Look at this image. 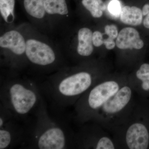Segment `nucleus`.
Instances as JSON below:
<instances>
[{"instance_id":"9","label":"nucleus","mask_w":149,"mask_h":149,"mask_svg":"<svg viewBox=\"0 0 149 149\" xmlns=\"http://www.w3.org/2000/svg\"><path fill=\"white\" fill-rule=\"evenodd\" d=\"M25 54L32 64L41 67L54 64L56 61L54 52L49 45L37 40L30 39L26 42Z\"/></svg>"},{"instance_id":"22","label":"nucleus","mask_w":149,"mask_h":149,"mask_svg":"<svg viewBox=\"0 0 149 149\" xmlns=\"http://www.w3.org/2000/svg\"><path fill=\"white\" fill-rule=\"evenodd\" d=\"M143 24L144 26L146 28L149 29V12L148 14L147 15L146 18L144 19Z\"/></svg>"},{"instance_id":"7","label":"nucleus","mask_w":149,"mask_h":149,"mask_svg":"<svg viewBox=\"0 0 149 149\" xmlns=\"http://www.w3.org/2000/svg\"><path fill=\"white\" fill-rule=\"evenodd\" d=\"M74 142V149H117L111 133L94 121L80 125L75 132Z\"/></svg>"},{"instance_id":"17","label":"nucleus","mask_w":149,"mask_h":149,"mask_svg":"<svg viewBox=\"0 0 149 149\" xmlns=\"http://www.w3.org/2000/svg\"><path fill=\"white\" fill-rule=\"evenodd\" d=\"M83 6L90 12L92 16L98 18L102 15L106 6L102 0H82Z\"/></svg>"},{"instance_id":"3","label":"nucleus","mask_w":149,"mask_h":149,"mask_svg":"<svg viewBox=\"0 0 149 149\" xmlns=\"http://www.w3.org/2000/svg\"><path fill=\"white\" fill-rule=\"evenodd\" d=\"M44 99L38 83L32 80L11 78L1 81L0 104L26 124Z\"/></svg>"},{"instance_id":"19","label":"nucleus","mask_w":149,"mask_h":149,"mask_svg":"<svg viewBox=\"0 0 149 149\" xmlns=\"http://www.w3.org/2000/svg\"><path fill=\"white\" fill-rule=\"evenodd\" d=\"M121 9L120 3L117 0L112 1L108 6V9L111 13L116 16L120 14Z\"/></svg>"},{"instance_id":"8","label":"nucleus","mask_w":149,"mask_h":149,"mask_svg":"<svg viewBox=\"0 0 149 149\" xmlns=\"http://www.w3.org/2000/svg\"><path fill=\"white\" fill-rule=\"evenodd\" d=\"M27 134V124L13 117L0 125V149L22 148Z\"/></svg>"},{"instance_id":"15","label":"nucleus","mask_w":149,"mask_h":149,"mask_svg":"<svg viewBox=\"0 0 149 149\" xmlns=\"http://www.w3.org/2000/svg\"><path fill=\"white\" fill-rule=\"evenodd\" d=\"M45 0H24V8L27 13L33 17L42 18L45 14Z\"/></svg>"},{"instance_id":"4","label":"nucleus","mask_w":149,"mask_h":149,"mask_svg":"<svg viewBox=\"0 0 149 149\" xmlns=\"http://www.w3.org/2000/svg\"><path fill=\"white\" fill-rule=\"evenodd\" d=\"M128 80L125 76H104L73 106V118L79 125L93 120L100 110Z\"/></svg>"},{"instance_id":"1","label":"nucleus","mask_w":149,"mask_h":149,"mask_svg":"<svg viewBox=\"0 0 149 149\" xmlns=\"http://www.w3.org/2000/svg\"><path fill=\"white\" fill-rule=\"evenodd\" d=\"M45 99L27 124L22 148L32 149H74L73 131L66 123L51 117Z\"/></svg>"},{"instance_id":"5","label":"nucleus","mask_w":149,"mask_h":149,"mask_svg":"<svg viewBox=\"0 0 149 149\" xmlns=\"http://www.w3.org/2000/svg\"><path fill=\"white\" fill-rule=\"evenodd\" d=\"M136 94L127 82L106 103L93 120L111 134L126 121L137 102Z\"/></svg>"},{"instance_id":"2","label":"nucleus","mask_w":149,"mask_h":149,"mask_svg":"<svg viewBox=\"0 0 149 149\" xmlns=\"http://www.w3.org/2000/svg\"><path fill=\"white\" fill-rule=\"evenodd\" d=\"M104 76L81 70L51 77L38 85L43 97L47 98L51 105L57 109H64L73 106L87 91Z\"/></svg>"},{"instance_id":"20","label":"nucleus","mask_w":149,"mask_h":149,"mask_svg":"<svg viewBox=\"0 0 149 149\" xmlns=\"http://www.w3.org/2000/svg\"><path fill=\"white\" fill-rule=\"evenodd\" d=\"M105 33L108 37L112 40H114L118 35L117 27L113 24L107 25L105 27Z\"/></svg>"},{"instance_id":"10","label":"nucleus","mask_w":149,"mask_h":149,"mask_svg":"<svg viewBox=\"0 0 149 149\" xmlns=\"http://www.w3.org/2000/svg\"><path fill=\"white\" fill-rule=\"evenodd\" d=\"M116 44L117 47L121 49H140L144 46L143 42L140 38L139 32L132 27H126L120 31Z\"/></svg>"},{"instance_id":"21","label":"nucleus","mask_w":149,"mask_h":149,"mask_svg":"<svg viewBox=\"0 0 149 149\" xmlns=\"http://www.w3.org/2000/svg\"><path fill=\"white\" fill-rule=\"evenodd\" d=\"M103 35L99 31H95L93 33V42L94 46L99 47L104 44Z\"/></svg>"},{"instance_id":"18","label":"nucleus","mask_w":149,"mask_h":149,"mask_svg":"<svg viewBox=\"0 0 149 149\" xmlns=\"http://www.w3.org/2000/svg\"><path fill=\"white\" fill-rule=\"evenodd\" d=\"M15 0H0V12L5 21L11 23L14 19Z\"/></svg>"},{"instance_id":"16","label":"nucleus","mask_w":149,"mask_h":149,"mask_svg":"<svg viewBox=\"0 0 149 149\" xmlns=\"http://www.w3.org/2000/svg\"><path fill=\"white\" fill-rule=\"evenodd\" d=\"M45 10L49 14L65 15L68 13L65 0H45Z\"/></svg>"},{"instance_id":"6","label":"nucleus","mask_w":149,"mask_h":149,"mask_svg":"<svg viewBox=\"0 0 149 149\" xmlns=\"http://www.w3.org/2000/svg\"><path fill=\"white\" fill-rule=\"evenodd\" d=\"M142 107L137 100L124 123L111 133L117 149H146L149 131L142 120Z\"/></svg>"},{"instance_id":"13","label":"nucleus","mask_w":149,"mask_h":149,"mask_svg":"<svg viewBox=\"0 0 149 149\" xmlns=\"http://www.w3.org/2000/svg\"><path fill=\"white\" fill-rule=\"evenodd\" d=\"M93 33L86 27L81 28L78 33V44L77 53L83 57L89 56L93 52Z\"/></svg>"},{"instance_id":"14","label":"nucleus","mask_w":149,"mask_h":149,"mask_svg":"<svg viewBox=\"0 0 149 149\" xmlns=\"http://www.w3.org/2000/svg\"><path fill=\"white\" fill-rule=\"evenodd\" d=\"M120 15V20L124 24L137 26L142 23L143 13L139 8L125 6L121 9Z\"/></svg>"},{"instance_id":"23","label":"nucleus","mask_w":149,"mask_h":149,"mask_svg":"<svg viewBox=\"0 0 149 149\" xmlns=\"http://www.w3.org/2000/svg\"><path fill=\"white\" fill-rule=\"evenodd\" d=\"M149 12V5L146 4L143 7L142 13H143V15H146Z\"/></svg>"},{"instance_id":"12","label":"nucleus","mask_w":149,"mask_h":149,"mask_svg":"<svg viewBox=\"0 0 149 149\" xmlns=\"http://www.w3.org/2000/svg\"><path fill=\"white\" fill-rule=\"evenodd\" d=\"M128 82L137 95L149 92V64L141 65L133 76L128 77Z\"/></svg>"},{"instance_id":"11","label":"nucleus","mask_w":149,"mask_h":149,"mask_svg":"<svg viewBox=\"0 0 149 149\" xmlns=\"http://www.w3.org/2000/svg\"><path fill=\"white\" fill-rule=\"evenodd\" d=\"M1 47L9 49L15 54L21 56L25 52L26 42L24 37L15 30L6 32L0 37Z\"/></svg>"}]
</instances>
